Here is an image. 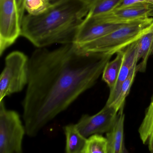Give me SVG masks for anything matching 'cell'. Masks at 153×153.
I'll list each match as a JSON object with an SVG mask.
<instances>
[{
  "label": "cell",
  "instance_id": "cell-1",
  "mask_svg": "<svg viewBox=\"0 0 153 153\" xmlns=\"http://www.w3.org/2000/svg\"><path fill=\"white\" fill-rule=\"evenodd\" d=\"M110 56L86 53L75 44L37 48L29 59L28 81L22 101L26 134L41 129L91 88Z\"/></svg>",
  "mask_w": 153,
  "mask_h": 153
},
{
  "label": "cell",
  "instance_id": "cell-2",
  "mask_svg": "<svg viewBox=\"0 0 153 153\" xmlns=\"http://www.w3.org/2000/svg\"><path fill=\"white\" fill-rule=\"evenodd\" d=\"M88 13V8L81 0H58L41 14L24 15L21 36L37 48L73 44Z\"/></svg>",
  "mask_w": 153,
  "mask_h": 153
},
{
  "label": "cell",
  "instance_id": "cell-3",
  "mask_svg": "<svg viewBox=\"0 0 153 153\" xmlns=\"http://www.w3.org/2000/svg\"><path fill=\"white\" fill-rule=\"evenodd\" d=\"M153 22V18L151 17L137 20L104 36L77 47L84 53L112 56L137 41Z\"/></svg>",
  "mask_w": 153,
  "mask_h": 153
},
{
  "label": "cell",
  "instance_id": "cell-4",
  "mask_svg": "<svg viewBox=\"0 0 153 153\" xmlns=\"http://www.w3.org/2000/svg\"><path fill=\"white\" fill-rule=\"evenodd\" d=\"M29 59L20 51L6 56L0 77V102L4 97L23 90L28 81Z\"/></svg>",
  "mask_w": 153,
  "mask_h": 153
},
{
  "label": "cell",
  "instance_id": "cell-5",
  "mask_svg": "<svg viewBox=\"0 0 153 153\" xmlns=\"http://www.w3.org/2000/svg\"><path fill=\"white\" fill-rule=\"evenodd\" d=\"M26 134L19 115L5 108L0 102V153H22V142Z\"/></svg>",
  "mask_w": 153,
  "mask_h": 153
},
{
  "label": "cell",
  "instance_id": "cell-6",
  "mask_svg": "<svg viewBox=\"0 0 153 153\" xmlns=\"http://www.w3.org/2000/svg\"><path fill=\"white\" fill-rule=\"evenodd\" d=\"M21 36V22L15 0H0V55Z\"/></svg>",
  "mask_w": 153,
  "mask_h": 153
},
{
  "label": "cell",
  "instance_id": "cell-7",
  "mask_svg": "<svg viewBox=\"0 0 153 153\" xmlns=\"http://www.w3.org/2000/svg\"><path fill=\"white\" fill-rule=\"evenodd\" d=\"M118 114V112L113 107L106 105L95 115H83L75 124V127L86 138L93 135L107 134L114 126Z\"/></svg>",
  "mask_w": 153,
  "mask_h": 153
},
{
  "label": "cell",
  "instance_id": "cell-8",
  "mask_svg": "<svg viewBox=\"0 0 153 153\" xmlns=\"http://www.w3.org/2000/svg\"><path fill=\"white\" fill-rule=\"evenodd\" d=\"M91 17L101 22L126 24L140 19L153 18V4L137 3L128 7L114 9L104 14Z\"/></svg>",
  "mask_w": 153,
  "mask_h": 153
},
{
  "label": "cell",
  "instance_id": "cell-9",
  "mask_svg": "<svg viewBox=\"0 0 153 153\" xmlns=\"http://www.w3.org/2000/svg\"><path fill=\"white\" fill-rule=\"evenodd\" d=\"M125 24L101 22L87 16L79 27L73 44L80 46L104 36Z\"/></svg>",
  "mask_w": 153,
  "mask_h": 153
},
{
  "label": "cell",
  "instance_id": "cell-10",
  "mask_svg": "<svg viewBox=\"0 0 153 153\" xmlns=\"http://www.w3.org/2000/svg\"><path fill=\"white\" fill-rule=\"evenodd\" d=\"M138 40L124 49L123 63L115 87L110 92L106 105L110 106L115 100L122 83L128 77L138 62Z\"/></svg>",
  "mask_w": 153,
  "mask_h": 153
},
{
  "label": "cell",
  "instance_id": "cell-11",
  "mask_svg": "<svg viewBox=\"0 0 153 153\" xmlns=\"http://www.w3.org/2000/svg\"><path fill=\"white\" fill-rule=\"evenodd\" d=\"M124 108L122 107L119 111L114 126L111 130L107 133V153H128L125 144Z\"/></svg>",
  "mask_w": 153,
  "mask_h": 153
},
{
  "label": "cell",
  "instance_id": "cell-12",
  "mask_svg": "<svg viewBox=\"0 0 153 153\" xmlns=\"http://www.w3.org/2000/svg\"><path fill=\"white\" fill-rule=\"evenodd\" d=\"M138 60L140 62L137 65V72L143 73L146 70L149 57L153 52V22L138 39Z\"/></svg>",
  "mask_w": 153,
  "mask_h": 153
},
{
  "label": "cell",
  "instance_id": "cell-13",
  "mask_svg": "<svg viewBox=\"0 0 153 153\" xmlns=\"http://www.w3.org/2000/svg\"><path fill=\"white\" fill-rule=\"evenodd\" d=\"M66 137V153H84L87 138L78 131L75 124L67 125L64 127Z\"/></svg>",
  "mask_w": 153,
  "mask_h": 153
},
{
  "label": "cell",
  "instance_id": "cell-14",
  "mask_svg": "<svg viewBox=\"0 0 153 153\" xmlns=\"http://www.w3.org/2000/svg\"><path fill=\"white\" fill-rule=\"evenodd\" d=\"M138 133L143 143L147 146L150 153H153V94Z\"/></svg>",
  "mask_w": 153,
  "mask_h": 153
},
{
  "label": "cell",
  "instance_id": "cell-15",
  "mask_svg": "<svg viewBox=\"0 0 153 153\" xmlns=\"http://www.w3.org/2000/svg\"><path fill=\"white\" fill-rule=\"evenodd\" d=\"M124 50L119 52L116 56L112 61L107 63L102 74V79L110 89V91L115 87L123 63Z\"/></svg>",
  "mask_w": 153,
  "mask_h": 153
},
{
  "label": "cell",
  "instance_id": "cell-16",
  "mask_svg": "<svg viewBox=\"0 0 153 153\" xmlns=\"http://www.w3.org/2000/svg\"><path fill=\"white\" fill-rule=\"evenodd\" d=\"M88 8L87 16H98L114 10L121 0H81Z\"/></svg>",
  "mask_w": 153,
  "mask_h": 153
},
{
  "label": "cell",
  "instance_id": "cell-17",
  "mask_svg": "<svg viewBox=\"0 0 153 153\" xmlns=\"http://www.w3.org/2000/svg\"><path fill=\"white\" fill-rule=\"evenodd\" d=\"M136 68L137 67L133 70L128 77L122 83L116 99L110 106L113 107L118 112L122 107H124L126 99L130 92L131 86L135 77Z\"/></svg>",
  "mask_w": 153,
  "mask_h": 153
},
{
  "label": "cell",
  "instance_id": "cell-18",
  "mask_svg": "<svg viewBox=\"0 0 153 153\" xmlns=\"http://www.w3.org/2000/svg\"><path fill=\"white\" fill-rule=\"evenodd\" d=\"M107 138L100 134H95L87 138L84 153H107Z\"/></svg>",
  "mask_w": 153,
  "mask_h": 153
},
{
  "label": "cell",
  "instance_id": "cell-19",
  "mask_svg": "<svg viewBox=\"0 0 153 153\" xmlns=\"http://www.w3.org/2000/svg\"><path fill=\"white\" fill-rule=\"evenodd\" d=\"M51 4L47 0H25V10L30 15H39L46 11Z\"/></svg>",
  "mask_w": 153,
  "mask_h": 153
},
{
  "label": "cell",
  "instance_id": "cell-20",
  "mask_svg": "<svg viewBox=\"0 0 153 153\" xmlns=\"http://www.w3.org/2000/svg\"><path fill=\"white\" fill-rule=\"evenodd\" d=\"M25 0H15L21 23L24 16V12L25 10Z\"/></svg>",
  "mask_w": 153,
  "mask_h": 153
},
{
  "label": "cell",
  "instance_id": "cell-21",
  "mask_svg": "<svg viewBox=\"0 0 153 153\" xmlns=\"http://www.w3.org/2000/svg\"><path fill=\"white\" fill-rule=\"evenodd\" d=\"M140 2L137 0H121L115 9H122Z\"/></svg>",
  "mask_w": 153,
  "mask_h": 153
},
{
  "label": "cell",
  "instance_id": "cell-22",
  "mask_svg": "<svg viewBox=\"0 0 153 153\" xmlns=\"http://www.w3.org/2000/svg\"><path fill=\"white\" fill-rule=\"evenodd\" d=\"M47 1H48L49 2L51 3H53L57 1H58V0H47Z\"/></svg>",
  "mask_w": 153,
  "mask_h": 153
},
{
  "label": "cell",
  "instance_id": "cell-23",
  "mask_svg": "<svg viewBox=\"0 0 153 153\" xmlns=\"http://www.w3.org/2000/svg\"><path fill=\"white\" fill-rule=\"evenodd\" d=\"M150 3L153 4V0H150Z\"/></svg>",
  "mask_w": 153,
  "mask_h": 153
},
{
  "label": "cell",
  "instance_id": "cell-24",
  "mask_svg": "<svg viewBox=\"0 0 153 153\" xmlns=\"http://www.w3.org/2000/svg\"></svg>",
  "mask_w": 153,
  "mask_h": 153
}]
</instances>
